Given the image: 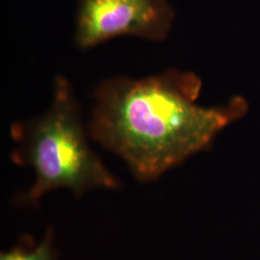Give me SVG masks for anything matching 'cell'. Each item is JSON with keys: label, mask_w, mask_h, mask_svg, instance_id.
Wrapping results in <instances>:
<instances>
[{"label": "cell", "mask_w": 260, "mask_h": 260, "mask_svg": "<svg viewBox=\"0 0 260 260\" xmlns=\"http://www.w3.org/2000/svg\"><path fill=\"white\" fill-rule=\"evenodd\" d=\"M202 87L199 75L174 69L105 79L93 91L89 135L121 157L139 181H153L207 149L249 110L243 96L202 105Z\"/></svg>", "instance_id": "obj_1"}, {"label": "cell", "mask_w": 260, "mask_h": 260, "mask_svg": "<svg viewBox=\"0 0 260 260\" xmlns=\"http://www.w3.org/2000/svg\"><path fill=\"white\" fill-rule=\"evenodd\" d=\"M10 135L16 143L11 159L33 168L36 178L20 197L35 205L58 188L80 196L93 189H119L120 181L106 169L89 145L88 128L70 81L54 79L52 100L46 112L33 119L15 121Z\"/></svg>", "instance_id": "obj_2"}, {"label": "cell", "mask_w": 260, "mask_h": 260, "mask_svg": "<svg viewBox=\"0 0 260 260\" xmlns=\"http://www.w3.org/2000/svg\"><path fill=\"white\" fill-rule=\"evenodd\" d=\"M175 18L169 0H78L74 43L86 50L120 37L163 42Z\"/></svg>", "instance_id": "obj_3"}, {"label": "cell", "mask_w": 260, "mask_h": 260, "mask_svg": "<svg viewBox=\"0 0 260 260\" xmlns=\"http://www.w3.org/2000/svg\"><path fill=\"white\" fill-rule=\"evenodd\" d=\"M0 260H58V253L53 245V232L48 230L44 239L38 244L23 243L3 251Z\"/></svg>", "instance_id": "obj_4"}]
</instances>
